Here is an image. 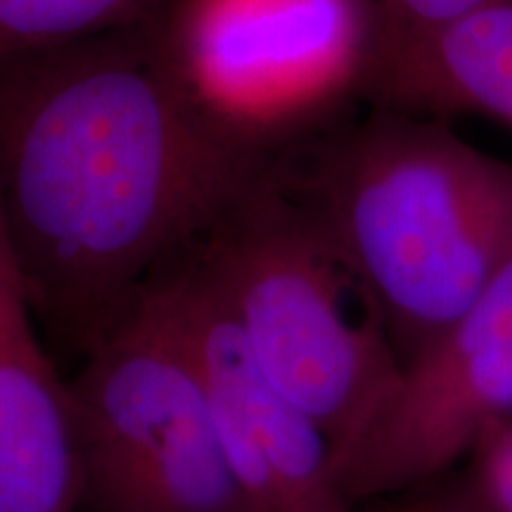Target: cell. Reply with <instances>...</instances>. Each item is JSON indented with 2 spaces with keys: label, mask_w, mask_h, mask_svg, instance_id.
Wrapping results in <instances>:
<instances>
[{
  "label": "cell",
  "mask_w": 512,
  "mask_h": 512,
  "mask_svg": "<svg viewBox=\"0 0 512 512\" xmlns=\"http://www.w3.org/2000/svg\"><path fill=\"white\" fill-rule=\"evenodd\" d=\"M489 512H512V418L482 432L460 465Z\"/></svg>",
  "instance_id": "12"
},
{
  "label": "cell",
  "mask_w": 512,
  "mask_h": 512,
  "mask_svg": "<svg viewBox=\"0 0 512 512\" xmlns=\"http://www.w3.org/2000/svg\"><path fill=\"white\" fill-rule=\"evenodd\" d=\"M190 252L259 366L328 437L337 472L403 368L366 285L278 162Z\"/></svg>",
  "instance_id": "3"
},
{
  "label": "cell",
  "mask_w": 512,
  "mask_h": 512,
  "mask_svg": "<svg viewBox=\"0 0 512 512\" xmlns=\"http://www.w3.org/2000/svg\"><path fill=\"white\" fill-rule=\"evenodd\" d=\"M512 418V240L470 306L401 368L380 413L337 463L354 510L446 477Z\"/></svg>",
  "instance_id": "6"
},
{
  "label": "cell",
  "mask_w": 512,
  "mask_h": 512,
  "mask_svg": "<svg viewBox=\"0 0 512 512\" xmlns=\"http://www.w3.org/2000/svg\"><path fill=\"white\" fill-rule=\"evenodd\" d=\"M0 512H79L69 375L0 219Z\"/></svg>",
  "instance_id": "8"
},
{
  "label": "cell",
  "mask_w": 512,
  "mask_h": 512,
  "mask_svg": "<svg viewBox=\"0 0 512 512\" xmlns=\"http://www.w3.org/2000/svg\"><path fill=\"white\" fill-rule=\"evenodd\" d=\"M79 512H261L157 275L69 375Z\"/></svg>",
  "instance_id": "4"
},
{
  "label": "cell",
  "mask_w": 512,
  "mask_h": 512,
  "mask_svg": "<svg viewBox=\"0 0 512 512\" xmlns=\"http://www.w3.org/2000/svg\"><path fill=\"white\" fill-rule=\"evenodd\" d=\"M216 430L261 512H358L344 501L323 430L259 366L192 252L157 273Z\"/></svg>",
  "instance_id": "7"
},
{
  "label": "cell",
  "mask_w": 512,
  "mask_h": 512,
  "mask_svg": "<svg viewBox=\"0 0 512 512\" xmlns=\"http://www.w3.org/2000/svg\"><path fill=\"white\" fill-rule=\"evenodd\" d=\"M358 512H406V505H403L401 498H392V501L373 503L368 508H361Z\"/></svg>",
  "instance_id": "14"
},
{
  "label": "cell",
  "mask_w": 512,
  "mask_h": 512,
  "mask_svg": "<svg viewBox=\"0 0 512 512\" xmlns=\"http://www.w3.org/2000/svg\"><path fill=\"white\" fill-rule=\"evenodd\" d=\"M399 498L406 512H489L460 467Z\"/></svg>",
  "instance_id": "13"
},
{
  "label": "cell",
  "mask_w": 512,
  "mask_h": 512,
  "mask_svg": "<svg viewBox=\"0 0 512 512\" xmlns=\"http://www.w3.org/2000/svg\"><path fill=\"white\" fill-rule=\"evenodd\" d=\"M275 162L202 112L155 22L0 62V219L60 363Z\"/></svg>",
  "instance_id": "1"
},
{
  "label": "cell",
  "mask_w": 512,
  "mask_h": 512,
  "mask_svg": "<svg viewBox=\"0 0 512 512\" xmlns=\"http://www.w3.org/2000/svg\"><path fill=\"white\" fill-rule=\"evenodd\" d=\"M498 3H505V0H373V62L392 50L444 34L456 24L494 8Z\"/></svg>",
  "instance_id": "11"
},
{
  "label": "cell",
  "mask_w": 512,
  "mask_h": 512,
  "mask_svg": "<svg viewBox=\"0 0 512 512\" xmlns=\"http://www.w3.org/2000/svg\"><path fill=\"white\" fill-rule=\"evenodd\" d=\"M166 57L211 121L268 157L349 98L375 50L373 0H171L155 19Z\"/></svg>",
  "instance_id": "5"
},
{
  "label": "cell",
  "mask_w": 512,
  "mask_h": 512,
  "mask_svg": "<svg viewBox=\"0 0 512 512\" xmlns=\"http://www.w3.org/2000/svg\"><path fill=\"white\" fill-rule=\"evenodd\" d=\"M171 0H0V62L29 50L155 22Z\"/></svg>",
  "instance_id": "10"
},
{
  "label": "cell",
  "mask_w": 512,
  "mask_h": 512,
  "mask_svg": "<svg viewBox=\"0 0 512 512\" xmlns=\"http://www.w3.org/2000/svg\"><path fill=\"white\" fill-rule=\"evenodd\" d=\"M380 309L401 366L470 306L512 240V164L432 117L375 107L278 159Z\"/></svg>",
  "instance_id": "2"
},
{
  "label": "cell",
  "mask_w": 512,
  "mask_h": 512,
  "mask_svg": "<svg viewBox=\"0 0 512 512\" xmlns=\"http://www.w3.org/2000/svg\"><path fill=\"white\" fill-rule=\"evenodd\" d=\"M363 98L432 119L484 114L512 128V0L377 57Z\"/></svg>",
  "instance_id": "9"
}]
</instances>
